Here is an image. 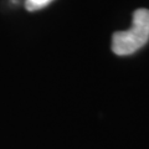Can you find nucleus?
<instances>
[{
    "mask_svg": "<svg viewBox=\"0 0 149 149\" xmlns=\"http://www.w3.org/2000/svg\"><path fill=\"white\" fill-rule=\"evenodd\" d=\"M149 40V10L137 9L133 14L132 27L127 31L114 32L112 36V51L127 56L142 49Z\"/></svg>",
    "mask_w": 149,
    "mask_h": 149,
    "instance_id": "f257e3e1",
    "label": "nucleus"
},
{
    "mask_svg": "<svg viewBox=\"0 0 149 149\" xmlns=\"http://www.w3.org/2000/svg\"><path fill=\"white\" fill-rule=\"evenodd\" d=\"M52 1L54 0H26L25 8L29 11H36V10H40V9H44Z\"/></svg>",
    "mask_w": 149,
    "mask_h": 149,
    "instance_id": "f03ea898",
    "label": "nucleus"
}]
</instances>
